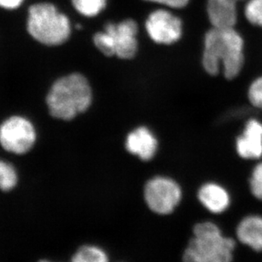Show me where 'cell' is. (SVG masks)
<instances>
[{"instance_id": "1", "label": "cell", "mask_w": 262, "mask_h": 262, "mask_svg": "<svg viewBox=\"0 0 262 262\" xmlns=\"http://www.w3.org/2000/svg\"><path fill=\"white\" fill-rule=\"evenodd\" d=\"M245 39L233 28L213 27L204 37L202 63L212 76L219 73L223 67L225 78L232 80L239 76L245 64Z\"/></svg>"}, {"instance_id": "2", "label": "cell", "mask_w": 262, "mask_h": 262, "mask_svg": "<svg viewBox=\"0 0 262 262\" xmlns=\"http://www.w3.org/2000/svg\"><path fill=\"white\" fill-rule=\"evenodd\" d=\"M236 241L210 221L192 227V237L182 255V262H233Z\"/></svg>"}, {"instance_id": "3", "label": "cell", "mask_w": 262, "mask_h": 262, "mask_svg": "<svg viewBox=\"0 0 262 262\" xmlns=\"http://www.w3.org/2000/svg\"><path fill=\"white\" fill-rule=\"evenodd\" d=\"M91 101L92 91L90 83L79 73H72L57 79L46 97L51 116L67 121L85 112Z\"/></svg>"}, {"instance_id": "4", "label": "cell", "mask_w": 262, "mask_h": 262, "mask_svg": "<svg viewBox=\"0 0 262 262\" xmlns=\"http://www.w3.org/2000/svg\"><path fill=\"white\" fill-rule=\"evenodd\" d=\"M27 28L35 40L48 46L65 43L71 33L69 19L49 3H39L29 8Z\"/></svg>"}, {"instance_id": "5", "label": "cell", "mask_w": 262, "mask_h": 262, "mask_svg": "<svg viewBox=\"0 0 262 262\" xmlns=\"http://www.w3.org/2000/svg\"><path fill=\"white\" fill-rule=\"evenodd\" d=\"M137 33L138 26L132 19L117 24L107 23L103 32L95 34L94 43L105 56L129 60L136 56L138 50Z\"/></svg>"}, {"instance_id": "6", "label": "cell", "mask_w": 262, "mask_h": 262, "mask_svg": "<svg viewBox=\"0 0 262 262\" xmlns=\"http://www.w3.org/2000/svg\"><path fill=\"white\" fill-rule=\"evenodd\" d=\"M182 199V187L170 177H154L144 186V202L151 213L159 216L173 214L178 209Z\"/></svg>"}, {"instance_id": "7", "label": "cell", "mask_w": 262, "mask_h": 262, "mask_svg": "<svg viewBox=\"0 0 262 262\" xmlns=\"http://www.w3.org/2000/svg\"><path fill=\"white\" fill-rule=\"evenodd\" d=\"M35 141L34 127L23 117H11L0 126V144L7 151L26 154L30 151Z\"/></svg>"}, {"instance_id": "8", "label": "cell", "mask_w": 262, "mask_h": 262, "mask_svg": "<svg viewBox=\"0 0 262 262\" xmlns=\"http://www.w3.org/2000/svg\"><path fill=\"white\" fill-rule=\"evenodd\" d=\"M146 29L155 43L171 45L182 37V20L169 10H154L146 19Z\"/></svg>"}, {"instance_id": "9", "label": "cell", "mask_w": 262, "mask_h": 262, "mask_svg": "<svg viewBox=\"0 0 262 262\" xmlns=\"http://www.w3.org/2000/svg\"><path fill=\"white\" fill-rule=\"evenodd\" d=\"M236 151L245 160L262 159V120L250 118L236 139Z\"/></svg>"}, {"instance_id": "10", "label": "cell", "mask_w": 262, "mask_h": 262, "mask_svg": "<svg viewBox=\"0 0 262 262\" xmlns=\"http://www.w3.org/2000/svg\"><path fill=\"white\" fill-rule=\"evenodd\" d=\"M196 199L206 211L215 215L224 214L232 203V198L227 188L214 182L202 185L196 192Z\"/></svg>"}, {"instance_id": "11", "label": "cell", "mask_w": 262, "mask_h": 262, "mask_svg": "<svg viewBox=\"0 0 262 262\" xmlns=\"http://www.w3.org/2000/svg\"><path fill=\"white\" fill-rule=\"evenodd\" d=\"M125 146L131 154L143 161H149L156 154L158 141L147 128L139 127L128 135Z\"/></svg>"}, {"instance_id": "12", "label": "cell", "mask_w": 262, "mask_h": 262, "mask_svg": "<svg viewBox=\"0 0 262 262\" xmlns=\"http://www.w3.org/2000/svg\"><path fill=\"white\" fill-rule=\"evenodd\" d=\"M238 0H207L209 21L216 28H233L237 21Z\"/></svg>"}, {"instance_id": "13", "label": "cell", "mask_w": 262, "mask_h": 262, "mask_svg": "<svg viewBox=\"0 0 262 262\" xmlns=\"http://www.w3.org/2000/svg\"><path fill=\"white\" fill-rule=\"evenodd\" d=\"M240 243L255 251H262V216L251 214L243 218L236 228Z\"/></svg>"}, {"instance_id": "14", "label": "cell", "mask_w": 262, "mask_h": 262, "mask_svg": "<svg viewBox=\"0 0 262 262\" xmlns=\"http://www.w3.org/2000/svg\"><path fill=\"white\" fill-rule=\"evenodd\" d=\"M72 262H110L108 253L98 245H87L79 248Z\"/></svg>"}, {"instance_id": "15", "label": "cell", "mask_w": 262, "mask_h": 262, "mask_svg": "<svg viewBox=\"0 0 262 262\" xmlns=\"http://www.w3.org/2000/svg\"><path fill=\"white\" fill-rule=\"evenodd\" d=\"M107 0H72L73 7L81 15L93 17L106 8Z\"/></svg>"}, {"instance_id": "16", "label": "cell", "mask_w": 262, "mask_h": 262, "mask_svg": "<svg viewBox=\"0 0 262 262\" xmlns=\"http://www.w3.org/2000/svg\"><path fill=\"white\" fill-rule=\"evenodd\" d=\"M17 183V174L11 164L0 160V189L10 191Z\"/></svg>"}, {"instance_id": "17", "label": "cell", "mask_w": 262, "mask_h": 262, "mask_svg": "<svg viewBox=\"0 0 262 262\" xmlns=\"http://www.w3.org/2000/svg\"><path fill=\"white\" fill-rule=\"evenodd\" d=\"M246 20L256 28H262V0H249L245 5Z\"/></svg>"}, {"instance_id": "18", "label": "cell", "mask_w": 262, "mask_h": 262, "mask_svg": "<svg viewBox=\"0 0 262 262\" xmlns=\"http://www.w3.org/2000/svg\"><path fill=\"white\" fill-rule=\"evenodd\" d=\"M247 97L254 108L262 111V75L258 76L250 83L248 88Z\"/></svg>"}, {"instance_id": "19", "label": "cell", "mask_w": 262, "mask_h": 262, "mask_svg": "<svg viewBox=\"0 0 262 262\" xmlns=\"http://www.w3.org/2000/svg\"><path fill=\"white\" fill-rule=\"evenodd\" d=\"M250 192L255 199L262 201V160L253 168L249 180Z\"/></svg>"}, {"instance_id": "20", "label": "cell", "mask_w": 262, "mask_h": 262, "mask_svg": "<svg viewBox=\"0 0 262 262\" xmlns=\"http://www.w3.org/2000/svg\"><path fill=\"white\" fill-rule=\"evenodd\" d=\"M148 2L157 3L173 9H182L188 5L190 0H145Z\"/></svg>"}, {"instance_id": "21", "label": "cell", "mask_w": 262, "mask_h": 262, "mask_svg": "<svg viewBox=\"0 0 262 262\" xmlns=\"http://www.w3.org/2000/svg\"><path fill=\"white\" fill-rule=\"evenodd\" d=\"M23 0H0V7L7 10H13L19 7Z\"/></svg>"}, {"instance_id": "22", "label": "cell", "mask_w": 262, "mask_h": 262, "mask_svg": "<svg viewBox=\"0 0 262 262\" xmlns=\"http://www.w3.org/2000/svg\"><path fill=\"white\" fill-rule=\"evenodd\" d=\"M39 262H50V261H48V260H41V261H39Z\"/></svg>"}, {"instance_id": "23", "label": "cell", "mask_w": 262, "mask_h": 262, "mask_svg": "<svg viewBox=\"0 0 262 262\" xmlns=\"http://www.w3.org/2000/svg\"><path fill=\"white\" fill-rule=\"evenodd\" d=\"M238 1H239V0H238Z\"/></svg>"}]
</instances>
